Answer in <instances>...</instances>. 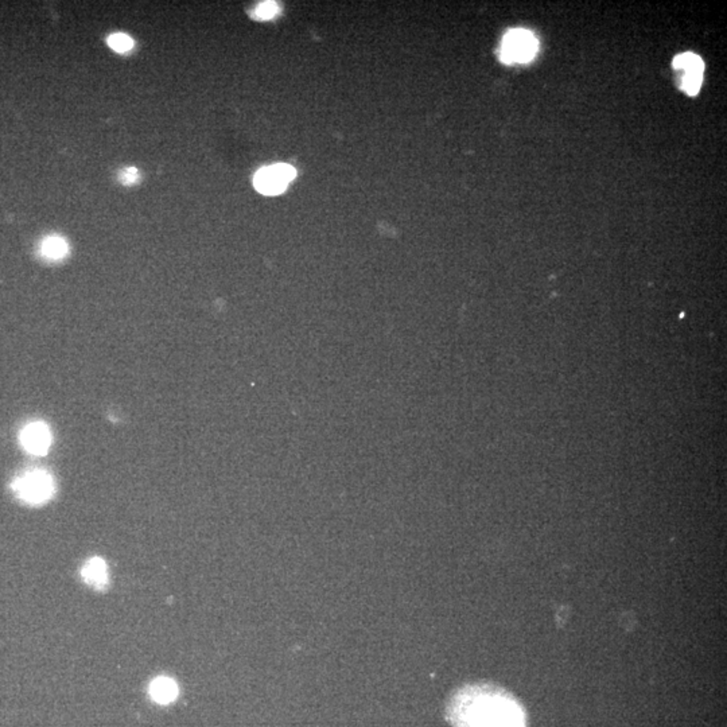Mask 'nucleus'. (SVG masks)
I'll return each instance as SVG.
<instances>
[{
    "label": "nucleus",
    "instance_id": "obj_1",
    "mask_svg": "<svg viewBox=\"0 0 727 727\" xmlns=\"http://www.w3.org/2000/svg\"><path fill=\"white\" fill-rule=\"evenodd\" d=\"M454 719L459 727H524L516 702L484 690L464 694L454 707Z\"/></svg>",
    "mask_w": 727,
    "mask_h": 727
},
{
    "label": "nucleus",
    "instance_id": "obj_2",
    "mask_svg": "<svg viewBox=\"0 0 727 727\" xmlns=\"http://www.w3.org/2000/svg\"><path fill=\"white\" fill-rule=\"evenodd\" d=\"M539 49L536 37L524 28L507 33L500 49V58L505 64H525L535 58Z\"/></svg>",
    "mask_w": 727,
    "mask_h": 727
},
{
    "label": "nucleus",
    "instance_id": "obj_3",
    "mask_svg": "<svg viewBox=\"0 0 727 727\" xmlns=\"http://www.w3.org/2000/svg\"><path fill=\"white\" fill-rule=\"evenodd\" d=\"M12 489L28 504H42L54 493L51 475L44 470H31L12 482Z\"/></svg>",
    "mask_w": 727,
    "mask_h": 727
},
{
    "label": "nucleus",
    "instance_id": "obj_4",
    "mask_svg": "<svg viewBox=\"0 0 727 727\" xmlns=\"http://www.w3.org/2000/svg\"><path fill=\"white\" fill-rule=\"evenodd\" d=\"M295 168L290 164H274L259 170L254 184L260 193L265 195H275L287 188V185L295 178Z\"/></svg>",
    "mask_w": 727,
    "mask_h": 727
},
{
    "label": "nucleus",
    "instance_id": "obj_5",
    "mask_svg": "<svg viewBox=\"0 0 727 727\" xmlns=\"http://www.w3.org/2000/svg\"><path fill=\"white\" fill-rule=\"evenodd\" d=\"M21 444L34 455H45L51 445V432L44 423H31L22 430Z\"/></svg>",
    "mask_w": 727,
    "mask_h": 727
},
{
    "label": "nucleus",
    "instance_id": "obj_6",
    "mask_svg": "<svg viewBox=\"0 0 727 727\" xmlns=\"http://www.w3.org/2000/svg\"><path fill=\"white\" fill-rule=\"evenodd\" d=\"M82 579L96 588H104L108 584V568L101 558H92L81 570Z\"/></svg>",
    "mask_w": 727,
    "mask_h": 727
},
{
    "label": "nucleus",
    "instance_id": "obj_7",
    "mask_svg": "<svg viewBox=\"0 0 727 727\" xmlns=\"http://www.w3.org/2000/svg\"><path fill=\"white\" fill-rule=\"evenodd\" d=\"M150 697L157 703H171L178 697V685L170 678H158L150 685Z\"/></svg>",
    "mask_w": 727,
    "mask_h": 727
},
{
    "label": "nucleus",
    "instance_id": "obj_8",
    "mask_svg": "<svg viewBox=\"0 0 727 727\" xmlns=\"http://www.w3.org/2000/svg\"><path fill=\"white\" fill-rule=\"evenodd\" d=\"M68 244L62 237L58 236H50L46 237L42 243L41 252L45 258L50 260H58L62 259L68 254Z\"/></svg>",
    "mask_w": 727,
    "mask_h": 727
},
{
    "label": "nucleus",
    "instance_id": "obj_9",
    "mask_svg": "<svg viewBox=\"0 0 727 727\" xmlns=\"http://www.w3.org/2000/svg\"><path fill=\"white\" fill-rule=\"evenodd\" d=\"M674 68L678 71H703L704 64L702 58L694 53H683L676 55L674 60Z\"/></svg>",
    "mask_w": 727,
    "mask_h": 727
},
{
    "label": "nucleus",
    "instance_id": "obj_10",
    "mask_svg": "<svg viewBox=\"0 0 727 727\" xmlns=\"http://www.w3.org/2000/svg\"><path fill=\"white\" fill-rule=\"evenodd\" d=\"M703 71H685L681 78V89L691 96L698 94L702 85Z\"/></svg>",
    "mask_w": 727,
    "mask_h": 727
},
{
    "label": "nucleus",
    "instance_id": "obj_11",
    "mask_svg": "<svg viewBox=\"0 0 727 727\" xmlns=\"http://www.w3.org/2000/svg\"><path fill=\"white\" fill-rule=\"evenodd\" d=\"M108 45L118 53H127L134 47V41L128 35L119 33L108 38Z\"/></svg>",
    "mask_w": 727,
    "mask_h": 727
},
{
    "label": "nucleus",
    "instance_id": "obj_12",
    "mask_svg": "<svg viewBox=\"0 0 727 727\" xmlns=\"http://www.w3.org/2000/svg\"><path fill=\"white\" fill-rule=\"evenodd\" d=\"M278 12H279V7L275 1H265V3H261L255 10V18L265 21V19L274 18Z\"/></svg>",
    "mask_w": 727,
    "mask_h": 727
},
{
    "label": "nucleus",
    "instance_id": "obj_13",
    "mask_svg": "<svg viewBox=\"0 0 727 727\" xmlns=\"http://www.w3.org/2000/svg\"><path fill=\"white\" fill-rule=\"evenodd\" d=\"M139 171L137 167H127V168H123L120 173H119V181L123 184V185H134L139 181Z\"/></svg>",
    "mask_w": 727,
    "mask_h": 727
}]
</instances>
